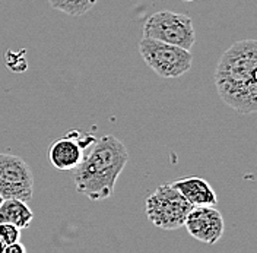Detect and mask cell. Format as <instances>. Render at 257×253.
<instances>
[{
	"mask_svg": "<svg viewBox=\"0 0 257 253\" xmlns=\"http://www.w3.org/2000/svg\"><path fill=\"white\" fill-rule=\"evenodd\" d=\"M192 206L171 183H162L146 199V217L155 227L173 231L184 227Z\"/></svg>",
	"mask_w": 257,
	"mask_h": 253,
	"instance_id": "3957f363",
	"label": "cell"
},
{
	"mask_svg": "<svg viewBox=\"0 0 257 253\" xmlns=\"http://www.w3.org/2000/svg\"><path fill=\"white\" fill-rule=\"evenodd\" d=\"M3 250H5V243L0 240V253H3Z\"/></svg>",
	"mask_w": 257,
	"mask_h": 253,
	"instance_id": "9a60e30c",
	"label": "cell"
},
{
	"mask_svg": "<svg viewBox=\"0 0 257 253\" xmlns=\"http://www.w3.org/2000/svg\"><path fill=\"white\" fill-rule=\"evenodd\" d=\"M32 220H34V214L25 201L14 199V198L2 201L0 222H9L21 230H25L31 225Z\"/></svg>",
	"mask_w": 257,
	"mask_h": 253,
	"instance_id": "30bf717a",
	"label": "cell"
},
{
	"mask_svg": "<svg viewBox=\"0 0 257 253\" xmlns=\"http://www.w3.org/2000/svg\"><path fill=\"white\" fill-rule=\"evenodd\" d=\"M184 227L193 238L206 244H215L224 234L225 224L222 214L215 206L197 205L192 206Z\"/></svg>",
	"mask_w": 257,
	"mask_h": 253,
	"instance_id": "ba28073f",
	"label": "cell"
},
{
	"mask_svg": "<svg viewBox=\"0 0 257 253\" xmlns=\"http://www.w3.org/2000/svg\"><path fill=\"white\" fill-rule=\"evenodd\" d=\"M53 9L70 16H82L88 14L98 0H48Z\"/></svg>",
	"mask_w": 257,
	"mask_h": 253,
	"instance_id": "8fae6325",
	"label": "cell"
},
{
	"mask_svg": "<svg viewBox=\"0 0 257 253\" xmlns=\"http://www.w3.org/2000/svg\"><path fill=\"white\" fill-rule=\"evenodd\" d=\"M34 195L31 167L18 155L0 154V196L3 199H21L30 202Z\"/></svg>",
	"mask_w": 257,
	"mask_h": 253,
	"instance_id": "8992f818",
	"label": "cell"
},
{
	"mask_svg": "<svg viewBox=\"0 0 257 253\" xmlns=\"http://www.w3.org/2000/svg\"><path fill=\"white\" fill-rule=\"evenodd\" d=\"M144 37L192 50L196 43V31L192 18L173 11H160L151 15L144 25Z\"/></svg>",
	"mask_w": 257,
	"mask_h": 253,
	"instance_id": "5b68a950",
	"label": "cell"
},
{
	"mask_svg": "<svg viewBox=\"0 0 257 253\" xmlns=\"http://www.w3.org/2000/svg\"><path fill=\"white\" fill-rule=\"evenodd\" d=\"M27 252V247L18 240L15 243H12V244H8V246H5V250L3 253H25Z\"/></svg>",
	"mask_w": 257,
	"mask_h": 253,
	"instance_id": "5bb4252c",
	"label": "cell"
},
{
	"mask_svg": "<svg viewBox=\"0 0 257 253\" xmlns=\"http://www.w3.org/2000/svg\"><path fill=\"white\" fill-rule=\"evenodd\" d=\"M19 238H21V228L9 222H0V240L5 243V246L15 243Z\"/></svg>",
	"mask_w": 257,
	"mask_h": 253,
	"instance_id": "4fadbf2b",
	"label": "cell"
},
{
	"mask_svg": "<svg viewBox=\"0 0 257 253\" xmlns=\"http://www.w3.org/2000/svg\"><path fill=\"white\" fill-rule=\"evenodd\" d=\"M95 141V136L91 133L70 130L50 145L48 159L59 172H73L85 157V149Z\"/></svg>",
	"mask_w": 257,
	"mask_h": 253,
	"instance_id": "52a82bcc",
	"label": "cell"
},
{
	"mask_svg": "<svg viewBox=\"0 0 257 253\" xmlns=\"http://www.w3.org/2000/svg\"><path fill=\"white\" fill-rule=\"evenodd\" d=\"M193 206L210 205L215 206L218 204V198L215 190L208 182L202 177H184L171 183Z\"/></svg>",
	"mask_w": 257,
	"mask_h": 253,
	"instance_id": "9c48e42d",
	"label": "cell"
},
{
	"mask_svg": "<svg viewBox=\"0 0 257 253\" xmlns=\"http://www.w3.org/2000/svg\"><path fill=\"white\" fill-rule=\"evenodd\" d=\"M181 2H196V0H181Z\"/></svg>",
	"mask_w": 257,
	"mask_h": 253,
	"instance_id": "2e32d148",
	"label": "cell"
},
{
	"mask_svg": "<svg viewBox=\"0 0 257 253\" xmlns=\"http://www.w3.org/2000/svg\"><path fill=\"white\" fill-rule=\"evenodd\" d=\"M6 66L12 72H24L27 70V60H25V50L21 51H12L8 50L5 54Z\"/></svg>",
	"mask_w": 257,
	"mask_h": 253,
	"instance_id": "7c38bea8",
	"label": "cell"
},
{
	"mask_svg": "<svg viewBox=\"0 0 257 253\" xmlns=\"http://www.w3.org/2000/svg\"><path fill=\"white\" fill-rule=\"evenodd\" d=\"M2 201H3V198H2V196H0V204H2Z\"/></svg>",
	"mask_w": 257,
	"mask_h": 253,
	"instance_id": "e0dca14e",
	"label": "cell"
},
{
	"mask_svg": "<svg viewBox=\"0 0 257 253\" xmlns=\"http://www.w3.org/2000/svg\"><path fill=\"white\" fill-rule=\"evenodd\" d=\"M127 162L128 151L124 143L112 135L101 136L73 170L76 192L95 202L108 199Z\"/></svg>",
	"mask_w": 257,
	"mask_h": 253,
	"instance_id": "7a4b0ae2",
	"label": "cell"
},
{
	"mask_svg": "<svg viewBox=\"0 0 257 253\" xmlns=\"http://www.w3.org/2000/svg\"><path fill=\"white\" fill-rule=\"evenodd\" d=\"M139 53L145 63L165 79L180 78L192 69L193 56L190 50L177 47L174 44L142 37Z\"/></svg>",
	"mask_w": 257,
	"mask_h": 253,
	"instance_id": "277c9868",
	"label": "cell"
},
{
	"mask_svg": "<svg viewBox=\"0 0 257 253\" xmlns=\"http://www.w3.org/2000/svg\"><path fill=\"white\" fill-rule=\"evenodd\" d=\"M213 82L219 98L238 114L257 110V41L241 40L221 56Z\"/></svg>",
	"mask_w": 257,
	"mask_h": 253,
	"instance_id": "6da1fadb",
	"label": "cell"
}]
</instances>
